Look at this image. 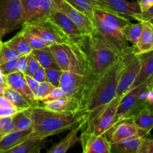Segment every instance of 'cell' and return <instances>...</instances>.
<instances>
[{
	"label": "cell",
	"mask_w": 153,
	"mask_h": 153,
	"mask_svg": "<svg viewBox=\"0 0 153 153\" xmlns=\"http://www.w3.org/2000/svg\"><path fill=\"white\" fill-rule=\"evenodd\" d=\"M134 55L131 47L128 52L123 54L117 62L108 69L94 83L81 107V111L88 114L85 126L90 125L106 106L117 97V86L122 70Z\"/></svg>",
	"instance_id": "1"
},
{
	"label": "cell",
	"mask_w": 153,
	"mask_h": 153,
	"mask_svg": "<svg viewBox=\"0 0 153 153\" xmlns=\"http://www.w3.org/2000/svg\"><path fill=\"white\" fill-rule=\"evenodd\" d=\"M84 49L88 60V71L85 76L86 86L80 101V109L94 83L123 55L106 41L97 28L91 35L85 37Z\"/></svg>",
	"instance_id": "2"
},
{
	"label": "cell",
	"mask_w": 153,
	"mask_h": 153,
	"mask_svg": "<svg viewBox=\"0 0 153 153\" xmlns=\"http://www.w3.org/2000/svg\"><path fill=\"white\" fill-rule=\"evenodd\" d=\"M33 132L42 138L71 129L79 123L87 120L85 112L66 113L45 108L43 105L30 108Z\"/></svg>",
	"instance_id": "3"
},
{
	"label": "cell",
	"mask_w": 153,
	"mask_h": 153,
	"mask_svg": "<svg viewBox=\"0 0 153 153\" xmlns=\"http://www.w3.org/2000/svg\"><path fill=\"white\" fill-rule=\"evenodd\" d=\"M49 49L61 70L86 76L88 60L84 48L61 43L51 45Z\"/></svg>",
	"instance_id": "4"
},
{
	"label": "cell",
	"mask_w": 153,
	"mask_h": 153,
	"mask_svg": "<svg viewBox=\"0 0 153 153\" xmlns=\"http://www.w3.org/2000/svg\"><path fill=\"white\" fill-rule=\"evenodd\" d=\"M153 76L127 92L122 97L117 111V123L130 119L145 108H147L146 94L152 89Z\"/></svg>",
	"instance_id": "5"
},
{
	"label": "cell",
	"mask_w": 153,
	"mask_h": 153,
	"mask_svg": "<svg viewBox=\"0 0 153 153\" xmlns=\"http://www.w3.org/2000/svg\"><path fill=\"white\" fill-rule=\"evenodd\" d=\"M22 25V29L40 37L49 46L61 43L73 44L49 15L27 21Z\"/></svg>",
	"instance_id": "6"
},
{
	"label": "cell",
	"mask_w": 153,
	"mask_h": 153,
	"mask_svg": "<svg viewBox=\"0 0 153 153\" xmlns=\"http://www.w3.org/2000/svg\"><path fill=\"white\" fill-rule=\"evenodd\" d=\"M23 7L21 0H0V39L22 25Z\"/></svg>",
	"instance_id": "7"
},
{
	"label": "cell",
	"mask_w": 153,
	"mask_h": 153,
	"mask_svg": "<svg viewBox=\"0 0 153 153\" xmlns=\"http://www.w3.org/2000/svg\"><path fill=\"white\" fill-rule=\"evenodd\" d=\"M122 97H117L90 125L85 126V131L96 135H105L117 124V111Z\"/></svg>",
	"instance_id": "8"
},
{
	"label": "cell",
	"mask_w": 153,
	"mask_h": 153,
	"mask_svg": "<svg viewBox=\"0 0 153 153\" xmlns=\"http://www.w3.org/2000/svg\"><path fill=\"white\" fill-rule=\"evenodd\" d=\"M94 23L102 36L120 55H123L131 49L122 31L108 25L96 13H94Z\"/></svg>",
	"instance_id": "9"
},
{
	"label": "cell",
	"mask_w": 153,
	"mask_h": 153,
	"mask_svg": "<svg viewBox=\"0 0 153 153\" xmlns=\"http://www.w3.org/2000/svg\"><path fill=\"white\" fill-rule=\"evenodd\" d=\"M55 8L67 15L79 28L85 37H89L96 28L94 22L72 6L66 0H53Z\"/></svg>",
	"instance_id": "10"
},
{
	"label": "cell",
	"mask_w": 153,
	"mask_h": 153,
	"mask_svg": "<svg viewBox=\"0 0 153 153\" xmlns=\"http://www.w3.org/2000/svg\"><path fill=\"white\" fill-rule=\"evenodd\" d=\"M73 44L84 48L85 37L77 25L62 12L54 9L49 14Z\"/></svg>",
	"instance_id": "11"
},
{
	"label": "cell",
	"mask_w": 153,
	"mask_h": 153,
	"mask_svg": "<svg viewBox=\"0 0 153 153\" xmlns=\"http://www.w3.org/2000/svg\"><path fill=\"white\" fill-rule=\"evenodd\" d=\"M85 86L86 76L77 73L63 71L60 81V88L64 91L66 97L76 99L80 104Z\"/></svg>",
	"instance_id": "12"
},
{
	"label": "cell",
	"mask_w": 153,
	"mask_h": 153,
	"mask_svg": "<svg viewBox=\"0 0 153 153\" xmlns=\"http://www.w3.org/2000/svg\"><path fill=\"white\" fill-rule=\"evenodd\" d=\"M140 68L139 55H134L126 63L122 70L117 86V97H123L131 90Z\"/></svg>",
	"instance_id": "13"
},
{
	"label": "cell",
	"mask_w": 153,
	"mask_h": 153,
	"mask_svg": "<svg viewBox=\"0 0 153 153\" xmlns=\"http://www.w3.org/2000/svg\"><path fill=\"white\" fill-rule=\"evenodd\" d=\"M23 7L22 24L49 15L55 8L53 0H21Z\"/></svg>",
	"instance_id": "14"
},
{
	"label": "cell",
	"mask_w": 153,
	"mask_h": 153,
	"mask_svg": "<svg viewBox=\"0 0 153 153\" xmlns=\"http://www.w3.org/2000/svg\"><path fill=\"white\" fill-rule=\"evenodd\" d=\"M84 153H111V142L105 135L84 130L79 137Z\"/></svg>",
	"instance_id": "15"
},
{
	"label": "cell",
	"mask_w": 153,
	"mask_h": 153,
	"mask_svg": "<svg viewBox=\"0 0 153 153\" xmlns=\"http://www.w3.org/2000/svg\"><path fill=\"white\" fill-rule=\"evenodd\" d=\"M4 76H5L4 78L5 84L7 88L14 90L15 91L21 94L28 102L31 107L40 106V102L37 100L34 94L30 90L26 80H25L24 73H20V72H16V73Z\"/></svg>",
	"instance_id": "16"
},
{
	"label": "cell",
	"mask_w": 153,
	"mask_h": 153,
	"mask_svg": "<svg viewBox=\"0 0 153 153\" xmlns=\"http://www.w3.org/2000/svg\"><path fill=\"white\" fill-rule=\"evenodd\" d=\"M108 132H111V134L109 140L111 143H115L129 137H146L149 134L129 120H123L118 123Z\"/></svg>",
	"instance_id": "17"
},
{
	"label": "cell",
	"mask_w": 153,
	"mask_h": 153,
	"mask_svg": "<svg viewBox=\"0 0 153 153\" xmlns=\"http://www.w3.org/2000/svg\"><path fill=\"white\" fill-rule=\"evenodd\" d=\"M103 5L118 14L127 16L137 20L141 14L138 2H130L126 0H97Z\"/></svg>",
	"instance_id": "18"
},
{
	"label": "cell",
	"mask_w": 153,
	"mask_h": 153,
	"mask_svg": "<svg viewBox=\"0 0 153 153\" xmlns=\"http://www.w3.org/2000/svg\"><path fill=\"white\" fill-rule=\"evenodd\" d=\"M143 22V30L141 34L131 49L134 55H140L153 50V26L146 21Z\"/></svg>",
	"instance_id": "19"
},
{
	"label": "cell",
	"mask_w": 153,
	"mask_h": 153,
	"mask_svg": "<svg viewBox=\"0 0 153 153\" xmlns=\"http://www.w3.org/2000/svg\"><path fill=\"white\" fill-rule=\"evenodd\" d=\"M86 124V121L79 123V124L71 128L70 132L63 138L59 143L55 144L52 147H51L47 151L48 153H65L67 152L70 148L79 142V137H78V133L81 129L84 128Z\"/></svg>",
	"instance_id": "20"
},
{
	"label": "cell",
	"mask_w": 153,
	"mask_h": 153,
	"mask_svg": "<svg viewBox=\"0 0 153 153\" xmlns=\"http://www.w3.org/2000/svg\"><path fill=\"white\" fill-rule=\"evenodd\" d=\"M44 140L32 132L23 141L7 151V153H39L44 147Z\"/></svg>",
	"instance_id": "21"
},
{
	"label": "cell",
	"mask_w": 153,
	"mask_h": 153,
	"mask_svg": "<svg viewBox=\"0 0 153 153\" xmlns=\"http://www.w3.org/2000/svg\"><path fill=\"white\" fill-rule=\"evenodd\" d=\"M72 6L86 15L88 18L94 22V12L95 10H103L109 13H115L109 10L108 7L103 5L101 2L97 0H66Z\"/></svg>",
	"instance_id": "22"
},
{
	"label": "cell",
	"mask_w": 153,
	"mask_h": 153,
	"mask_svg": "<svg viewBox=\"0 0 153 153\" xmlns=\"http://www.w3.org/2000/svg\"><path fill=\"white\" fill-rule=\"evenodd\" d=\"M33 132L32 128L22 131H14L2 135L0 137V153L7 152L23 141Z\"/></svg>",
	"instance_id": "23"
},
{
	"label": "cell",
	"mask_w": 153,
	"mask_h": 153,
	"mask_svg": "<svg viewBox=\"0 0 153 153\" xmlns=\"http://www.w3.org/2000/svg\"><path fill=\"white\" fill-rule=\"evenodd\" d=\"M140 68L131 89L141 85L153 76V50L139 55Z\"/></svg>",
	"instance_id": "24"
},
{
	"label": "cell",
	"mask_w": 153,
	"mask_h": 153,
	"mask_svg": "<svg viewBox=\"0 0 153 153\" xmlns=\"http://www.w3.org/2000/svg\"><path fill=\"white\" fill-rule=\"evenodd\" d=\"M145 137H129L111 143V153H139Z\"/></svg>",
	"instance_id": "25"
},
{
	"label": "cell",
	"mask_w": 153,
	"mask_h": 153,
	"mask_svg": "<svg viewBox=\"0 0 153 153\" xmlns=\"http://www.w3.org/2000/svg\"><path fill=\"white\" fill-rule=\"evenodd\" d=\"M43 107L49 110L66 113H77L81 111L79 101L76 99L68 97H64L55 101L44 103Z\"/></svg>",
	"instance_id": "26"
},
{
	"label": "cell",
	"mask_w": 153,
	"mask_h": 153,
	"mask_svg": "<svg viewBox=\"0 0 153 153\" xmlns=\"http://www.w3.org/2000/svg\"><path fill=\"white\" fill-rule=\"evenodd\" d=\"M126 120L131 121L140 129L149 134L153 128V111L148 108H145Z\"/></svg>",
	"instance_id": "27"
},
{
	"label": "cell",
	"mask_w": 153,
	"mask_h": 153,
	"mask_svg": "<svg viewBox=\"0 0 153 153\" xmlns=\"http://www.w3.org/2000/svg\"><path fill=\"white\" fill-rule=\"evenodd\" d=\"M31 55L38 61L40 65L44 69L46 68H59L49 46L43 49H32Z\"/></svg>",
	"instance_id": "28"
},
{
	"label": "cell",
	"mask_w": 153,
	"mask_h": 153,
	"mask_svg": "<svg viewBox=\"0 0 153 153\" xmlns=\"http://www.w3.org/2000/svg\"><path fill=\"white\" fill-rule=\"evenodd\" d=\"M94 13L98 15L108 25L122 31L123 28L128 24L130 20L124 16L117 13H109L103 10H95Z\"/></svg>",
	"instance_id": "29"
},
{
	"label": "cell",
	"mask_w": 153,
	"mask_h": 153,
	"mask_svg": "<svg viewBox=\"0 0 153 153\" xmlns=\"http://www.w3.org/2000/svg\"><path fill=\"white\" fill-rule=\"evenodd\" d=\"M15 130L22 131L32 128L30 108L25 110L18 111L12 116Z\"/></svg>",
	"instance_id": "30"
},
{
	"label": "cell",
	"mask_w": 153,
	"mask_h": 153,
	"mask_svg": "<svg viewBox=\"0 0 153 153\" xmlns=\"http://www.w3.org/2000/svg\"><path fill=\"white\" fill-rule=\"evenodd\" d=\"M4 43L21 55H28L32 51L31 47L20 32L16 34L8 41L4 42Z\"/></svg>",
	"instance_id": "31"
},
{
	"label": "cell",
	"mask_w": 153,
	"mask_h": 153,
	"mask_svg": "<svg viewBox=\"0 0 153 153\" xmlns=\"http://www.w3.org/2000/svg\"><path fill=\"white\" fill-rule=\"evenodd\" d=\"M3 95L15 106L17 110H25L31 108V105L28 103V102L14 90L10 89L7 87L3 92Z\"/></svg>",
	"instance_id": "32"
},
{
	"label": "cell",
	"mask_w": 153,
	"mask_h": 153,
	"mask_svg": "<svg viewBox=\"0 0 153 153\" xmlns=\"http://www.w3.org/2000/svg\"><path fill=\"white\" fill-rule=\"evenodd\" d=\"M142 30H143V22L138 21L137 23L129 22L122 29V32L123 33L128 42H130L132 46H134L141 34Z\"/></svg>",
	"instance_id": "33"
},
{
	"label": "cell",
	"mask_w": 153,
	"mask_h": 153,
	"mask_svg": "<svg viewBox=\"0 0 153 153\" xmlns=\"http://www.w3.org/2000/svg\"><path fill=\"white\" fill-rule=\"evenodd\" d=\"M19 32L25 37V39L27 40V42H28V44H29V46H31L32 49H43V48H46L49 46L47 43H45L40 37H37L34 34H31V33L28 32V31H25V30L22 29V28Z\"/></svg>",
	"instance_id": "34"
},
{
	"label": "cell",
	"mask_w": 153,
	"mask_h": 153,
	"mask_svg": "<svg viewBox=\"0 0 153 153\" xmlns=\"http://www.w3.org/2000/svg\"><path fill=\"white\" fill-rule=\"evenodd\" d=\"M44 70L46 82L50 83L55 88L60 87V81H61L63 70L59 68H46Z\"/></svg>",
	"instance_id": "35"
},
{
	"label": "cell",
	"mask_w": 153,
	"mask_h": 153,
	"mask_svg": "<svg viewBox=\"0 0 153 153\" xmlns=\"http://www.w3.org/2000/svg\"><path fill=\"white\" fill-rule=\"evenodd\" d=\"M21 54L11 49L8 46L3 43L1 52H0V64L5 63L11 60L16 59L21 56Z\"/></svg>",
	"instance_id": "36"
},
{
	"label": "cell",
	"mask_w": 153,
	"mask_h": 153,
	"mask_svg": "<svg viewBox=\"0 0 153 153\" xmlns=\"http://www.w3.org/2000/svg\"><path fill=\"white\" fill-rule=\"evenodd\" d=\"M0 72L4 76L18 72V58L0 64Z\"/></svg>",
	"instance_id": "37"
},
{
	"label": "cell",
	"mask_w": 153,
	"mask_h": 153,
	"mask_svg": "<svg viewBox=\"0 0 153 153\" xmlns=\"http://www.w3.org/2000/svg\"><path fill=\"white\" fill-rule=\"evenodd\" d=\"M14 130V125H13L12 117H0V133L2 135L8 134Z\"/></svg>",
	"instance_id": "38"
},
{
	"label": "cell",
	"mask_w": 153,
	"mask_h": 153,
	"mask_svg": "<svg viewBox=\"0 0 153 153\" xmlns=\"http://www.w3.org/2000/svg\"><path fill=\"white\" fill-rule=\"evenodd\" d=\"M40 67V64L38 61L31 55V53L27 55V65H26V70L24 73L25 75H28L29 76H32L34 75L39 67Z\"/></svg>",
	"instance_id": "39"
},
{
	"label": "cell",
	"mask_w": 153,
	"mask_h": 153,
	"mask_svg": "<svg viewBox=\"0 0 153 153\" xmlns=\"http://www.w3.org/2000/svg\"><path fill=\"white\" fill-rule=\"evenodd\" d=\"M64 97H66V95L64 94L62 89H61L60 87H58V88H54L53 90H52L46 97H44V98H43L42 100H40V102L43 103V104H44V103L55 101V100H59V99L61 98H64Z\"/></svg>",
	"instance_id": "40"
},
{
	"label": "cell",
	"mask_w": 153,
	"mask_h": 153,
	"mask_svg": "<svg viewBox=\"0 0 153 153\" xmlns=\"http://www.w3.org/2000/svg\"><path fill=\"white\" fill-rule=\"evenodd\" d=\"M54 88H55V87L52 86L50 83H49V82H46H46H40V88H39V91L37 95V100L40 101V100H42L43 98L46 97V96L53 90Z\"/></svg>",
	"instance_id": "41"
},
{
	"label": "cell",
	"mask_w": 153,
	"mask_h": 153,
	"mask_svg": "<svg viewBox=\"0 0 153 153\" xmlns=\"http://www.w3.org/2000/svg\"><path fill=\"white\" fill-rule=\"evenodd\" d=\"M25 80H26L27 82V84H28V87H29L30 90L32 91V93L34 94L36 98H37V93H38L39 88H40V82L36 81L32 76H28V75H25Z\"/></svg>",
	"instance_id": "42"
},
{
	"label": "cell",
	"mask_w": 153,
	"mask_h": 153,
	"mask_svg": "<svg viewBox=\"0 0 153 153\" xmlns=\"http://www.w3.org/2000/svg\"><path fill=\"white\" fill-rule=\"evenodd\" d=\"M139 153H153V137H145Z\"/></svg>",
	"instance_id": "43"
},
{
	"label": "cell",
	"mask_w": 153,
	"mask_h": 153,
	"mask_svg": "<svg viewBox=\"0 0 153 153\" xmlns=\"http://www.w3.org/2000/svg\"><path fill=\"white\" fill-rule=\"evenodd\" d=\"M33 78H34L36 81L40 82H40H46V73H45L44 68L40 66V67H39L38 70H37V71H36V73H34V75L33 76Z\"/></svg>",
	"instance_id": "44"
},
{
	"label": "cell",
	"mask_w": 153,
	"mask_h": 153,
	"mask_svg": "<svg viewBox=\"0 0 153 153\" xmlns=\"http://www.w3.org/2000/svg\"><path fill=\"white\" fill-rule=\"evenodd\" d=\"M27 55H22L18 58V72L24 73L26 70Z\"/></svg>",
	"instance_id": "45"
},
{
	"label": "cell",
	"mask_w": 153,
	"mask_h": 153,
	"mask_svg": "<svg viewBox=\"0 0 153 153\" xmlns=\"http://www.w3.org/2000/svg\"><path fill=\"white\" fill-rule=\"evenodd\" d=\"M153 18V5L151 6L146 11L142 12L137 18V21H148Z\"/></svg>",
	"instance_id": "46"
},
{
	"label": "cell",
	"mask_w": 153,
	"mask_h": 153,
	"mask_svg": "<svg viewBox=\"0 0 153 153\" xmlns=\"http://www.w3.org/2000/svg\"><path fill=\"white\" fill-rule=\"evenodd\" d=\"M19 110L12 108H2L0 107V117H12Z\"/></svg>",
	"instance_id": "47"
},
{
	"label": "cell",
	"mask_w": 153,
	"mask_h": 153,
	"mask_svg": "<svg viewBox=\"0 0 153 153\" xmlns=\"http://www.w3.org/2000/svg\"><path fill=\"white\" fill-rule=\"evenodd\" d=\"M137 2L142 12L146 11L151 6L153 5V0H138Z\"/></svg>",
	"instance_id": "48"
},
{
	"label": "cell",
	"mask_w": 153,
	"mask_h": 153,
	"mask_svg": "<svg viewBox=\"0 0 153 153\" xmlns=\"http://www.w3.org/2000/svg\"><path fill=\"white\" fill-rule=\"evenodd\" d=\"M0 107L2 108H15V106L4 97L3 94L0 95Z\"/></svg>",
	"instance_id": "49"
},
{
	"label": "cell",
	"mask_w": 153,
	"mask_h": 153,
	"mask_svg": "<svg viewBox=\"0 0 153 153\" xmlns=\"http://www.w3.org/2000/svg\"><path fill=\"white\" fill-rule=\"evenodd\" d=\"M6 88H7V85L5 84H4V85H0V95L3 94V92H4V89Z\"/></svg>",
	"instance_id": "50"
},
{
	"label": "cell",
	"mask_w": 153,
	"mask_h": 153,
	"mask_svg": "<svg viewBox=\"0 0 153 153\" xmlns=\"http://www.w3.org/2000/svg\"><path fill=\"white\" fill-rule=\"evenodd\" d=\"M147 108L149 109V110H151L152 111H153V102L152 103H150V104H149V105L147 106Z\"/></svg>",
	"instance_id": "51"
},
{
	"label": "cell",
	"mask_w": 153,
	"mask_h": 153,
	"mask_svg": "<svg viewBox=\"0 0 153 153\" xmlns=\"http://www.w3.org/2000/svg\"><path fill=\"white\" fill-rule=\"evenodd\" d=\"M146 22H148L149 24H150L151 25H152V26H153V18H152V19H150L149 20L146 21Z\"/></svg>",
	"instance_id": "52"
},
{
	"label": "cell",
	"mask_w": 153,
	"mask_h": 153,
	"mask_svg": "<svg viewBox=\"0 0 153 153\" xmlns=\"http://www.w3.org/2000/svg\"><path fill=\"white\" fill-rule=\"evenodd\" d=\"M2 45H3V42L0 40V52H1V47H2Z\"/></svg>",
	"instance_id": "53"
},
{
	"label": "cell",
	"mask_w": 153,
	"mask_h": 153,
	"mask_svg": "<svg viewBox=\"0 0 153 153\" xmlns=\"http://www.w3.org/2000/svg\"><path fill=\"white\" fill-rule=\"evenodd\" d=\"M152 90L153 91V82H152Z\"/></svg>",
	"instance_id": "54"
},
{
	"label": "cell",
	"mask_w": 153,
	"mask_h": 153,
	"mask_svg": "<svg viewBox=\"0 0 153 153\" xmlns=\"http://www.w3.org/2000/svg\"><path fill=\"white\" fill-rule=\"evenodd\" d=\"M1 136H2V134H1V133H0V137H1Z\"/></svg>",
	"instance_id": "55"
},
{
	"label": "cell",
	"mask_w": 153,
	"mask_h": 153,
	"mask_svg": "<svg viewBox=\"0 0 153 153\" xmlns=\"http://www.w3.org/2000/svg\"><path fill=\"white\" fill-rule=\"evenodd\" d=\"M0 40H1V39H0Z\"/></svg>",
	"instance_id": "56"
}]
</instances>
